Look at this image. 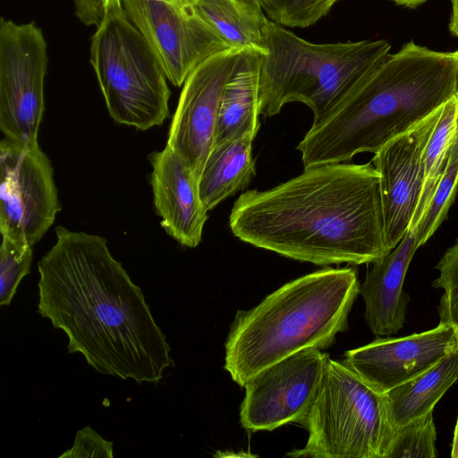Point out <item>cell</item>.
I'll list each match as a JSON object with an SVG mask.
<instances>
[{
  "mask_svg": "<svg viewBox=\"0 0 458 458\" xmlns=\"http://www.w3.org/2000/svg\"><path fill=\"white\" fill-rule=\"evenodd\" d=\"M452 17L449 24V30L453 35L458 38V0H451Z\"/></svg>",
  "mask_w": 458,
  "mask_h": 458,
  "instance_id": "f1b7e54d",
  "label": "cell"
},
{
  "mask_svg": "<svg viewBox=\"0 0 458 458\" xmlns=\"http://www.w3.org/2000/svg\"><path fill=\"white\" fill-rule=\"evenodd\" d=\"M309 433L293 458H385L394 429L384 394L343 361L328 359L317 396L300 422Z\"/></svg>",
  "mask_w": 458,
  "mask_h": 458,
  "instance_id": "52a82bcc",
  "label": "cell"
},
{
  "mask_svg": "<svg viewBox=\"0 0 458 458\" xmlns=\"http://www.w3.org/2000/svg\"><path fill=\"white\" fill-rule=\"evenodd\" d=\"M131 22L142 34L175 87L214 54L231 48L182 0H121Z\"/></svg>",
  "mask_w": 458,
  "mask_h": 458,
  "instance_id": "30bf717a",
  "label": "cell"
},
{
  "mask_svg": "<svg viewBox=\"0 0 458 458\" xmlns=\"http://www.w3.org/2000/svg\"><path fill=\"white\" fill-rule=\"evenodd\" d=\"M33 247L2 236L0 246V305L9 306L21 280L30 274Z\"/></svg>",
  "mask_w": 458,
  "mask_h": 458,
  "instance_id": "d4e9b609",
  "label": "cell"
},
{
  "mask_svg": "<svg viewBox=\"0 0 458 458\" xmlns=\"http://www.w3.org/2000/svg\"><path fill=\"white\" fill-rule=\"evenodd\" d=\"M437 430L433 411L398 428L385 458H436Z\"/></svg>",
  "mask_w": 458,
  "mask_h": 458,
  "instance_id": "603a6c76",
  "label": "cell"
},
{
  "mask_svg": "<svg viewBox=\"0 0 458 458\" xmlns=\"http://www.w3.org/2000/svg\"><path fill=\"white\" fill-rule=\"evenodd\" d=\"M458 127V93L443 106L441 115L423 153V185L409 229L417 230L444 173Z\"/></svg>",
  "mask_w": 458,
  "mask_h": 458,
  "instance_id": "44dd1931",
  "label": "cell"
},
{
  "mask_svg": "<svg viewBox=\"0 0 458 458\" xmlns=\"http://www.w3.org/2000/svg\"><path fill=\"white\" fill-rule=\"evenodd\" d=\"M355 268L326 267L237 310L225 344V369L240 386L266 368L310 347L326 349L348 328L360 293Z\"/></svg>",
  "mask_w": 458,
  "mask_h": 458,
  "instance_id": "277c9868",
  "label": "cell"
},
{
  "mask_svg": "<svg viewBox=\"0 0 458 458\" xmlns=\"http://www.w3.org/2000/svg\"><path fill=\"white\" fill-rule=\"evenodd\" d=\"M379 174L371 162L331 163L234 202L232 233L241 241L318 266L373 263L388 254Z\"/></svg>",
  "mask_w": 458,
  "mask_h": 458,
  "instance_id": "7a4b0ae2",
  "label": "cell"
},
{
  "mask_svg": "<svg viewBox=\"0 0 458 458\" xmlns=\"http://www.w3.org/2000/svg\"><path fill=\"white\" fill-rule=\"evenodd\" d=\"M149 162L154 206L161 226L181 245L197 247L208 217L200 199L199 179L168 146L151 153Z\"/></svg>",
  "mask_w": 458,
  "mask_h": 458,
  "instance_id": "9a60e30c",
  "label": "cell"
},
{
  "mask_svg": "<svg viewBox=\"0 0 458 458\" xmlns=\"http://www.w3.org/2000/svg\"><path fill=\"white\" fill-rule=\"evenodd\" d=\"M339 0H263L266 16L284 27L307 28L326 16Z\"/></svg>",
  "mask_w": 458,
  "mask_h": 458,
  "instance_id": "cb8c5ba5",
  "label": "cell"
},
{
  "mask_svg": "<svg viewBox=\"0 0 458 458\" xmlns=\"http://www.w3.org/2000/svg\"><path fill=\"white\" fill-rule=\"evenodd\" d=\"M55 236L38 263V313L96 371L158 384L174 365L170 345L106 239L61 225Z\"/></svg>",
  "mask_w": 458,
  "mask_h": 458,
  "instance_id": "6da1fadb",
  "label": "cell"
},
{
  "mask_svg": "<svg viewBox=\"0 0 458 458\" xmlns=\"http://www.w3.org/2000/svg\"><path fill=\"white\" fill-rule=\"evenodd\" d=\"M112 441L103 438L89 426L76 432L72 446L59 458H113Z\"/></svg>",
  "mask_w": 458,
  "mask_h": 458,
  "instance_id": "4316f807",
  "label": "cell"
},
{
  "mask_svg": "<svg viewBox=\"0 0 458 458\" xmlns=\"http://www.w3.org/2000/svg\"><path fill=\"white\" fill-rule=\"evenodd\" d=\"M255 137L247 132L213 146L199 178L200 199L208 211L247 188L255 176Z\"/></svg>",
  "mask_w": 458,
  "mask_h": 458,
  "instance_id": "ac0fdd59",
  "label": "cell"
},
{
  "mask_svg": "<svg viewBox=\"0 0 458 458\" xmlns=\"http://www.w3.org/2000/svg\"><path fill=\"white\" fill-rule=\"evenodd\" d=\"M443 106L390 140L371 159L379 174L385 236L391 250L409 230L414 216L423 185L424 149Z\"/></svg>",
  "mask_w": 458,
  "mask_h": 458,
  "instance_id": "4fadbf2b",
  "label": "cell"
},
{
  "mask_svg": "<svg viewBox=\"0 0 458 458\" xmlns=\"http://www.w3.org/2000/svg\"><path fill=\"white\" fill-rule=\"evenodd\" d=\"M0 177L1 235L34 247L61 209L51 162L38 143L4 137Z\"/></svg>",
  "mask_w": 458,
  "mask_h": 458,
  "instance_id": "9c48e42d",
  "label": "cell"
},
{
  "mask_svg": "<svg viewBox=\"0 0 458 458\" xmlns=\"http://www.w3.org/2000/svg\"><path fill=\"white\" fill-rule=\"evenodd\" d=\"M458 191V127L449 150L444 173L437 183L428 208L420 222L418 243L423 245L446 218Z\"/></svg>",
  "mask_w": 458,
  "mask_h": 458,
  "instance_id": "7402d4cb",
  "label": "cell"
},
{
  "mask_svg": "<svg viewBox=\"0 0 458 458\" xmlns=\"http://www.w3.org/2000/svg\"><path fill=\"white\" fill-rule=\"evenodd\" d=\"M89 52L110 116L141 131L161 125L169 115L168 80L123 8L105 13L91 37Z\"/></svg>",
  "mask_w": 458,
  "mask_h": 458,
  "instance_id": "8992f818",
  "label": "cell"
},
{
  "mask_svg": "<svg viewBox=\"0 0 458 458\" xmlns=\"http://www.w3.org/2000/svg\"><path fill=\"white\" fill-rule=\"evenodd\" d=\"M182 1L191 4L193 0H182Z\"/></svg>",
  "mask_w": 458,
  "mask_h": 458,
  "instance_id": "836d02e7",
  "label": "cell"
},
{
  "mask_svg": "<svg viewBox=\"0 0 458 458\" xmlns=\"http://www.w3.org/2000/svg\"><path fill=\"white\" fill-rule=\"evenodd\" d=\"M458 380V350L422 374L385 394L388 416L394 431L429 411Z\"/></svg>",
  "mask_w": 458,
  "mask_h": 458,
  "instance_id": "d6986e66",
  "label": "cell"
},
{
  "mask_svg": "<svg viewBox=\"0 0 458 458\" xmlns=\"http://www.w3.org/2000/svg\"><path fill=\"white\" fill-rule=\"evenodd\" d=\"M419 247L418 230L409 229L394 250L372 263L360 287L365 302L364 318L376 335L388 336L403 327L410 297L403 286Z\"/></svg>",
  "mask_w": 458,
  "mask_h": 458,
  "instance_id": "2e32d148",
  "label": "cell"
},
{
  "mask_svg": "<svg viewBox=\"0 0 458 458\" xmlns=\"http://www.w3.org/2000/svg\"><path fill=\"white\" fill-rule=\"evenodd\" d=\"M451 457L458 458V419H457V422H456L454 433Z\"/></svg>",
  "mask_w": 458,
  "mask_h": 458,
  "instance_id": "f546056e",
  "label": "cell"
},
{
  "mask_svg": "<svg viewBox=\"0 0 458 458\" xmlns=\"http://www.w3.org/2000/svg\"><path fill=\"white\" fill-rule=\"evenodd\" d=\"M191 4L229 47L266 54L263 28L267 17L259 5L249 0H193Z\"/></svg>",
  "mask_w": 458,
  "mask_h": 458,
  "instance_id": "ffe728a7",
  "label": "cell"
},
{
  "mask_svg": "<svg viewBox=\"0 0 458 458\" xmlns=\"http://www.w3.org/2000/svg\"><path fill=\"white\" fill-rule=\"evenodd\" d=\"M436 268L439 276L432 286L445 291L437 307L440 322L450 324L458 331V240L446 250Z\"/></svg>",
  "mask_w": 458,
  "mask_h": 458,
  "instance_id": "484cf974",
  "label": "cell"
},
{
  "mask_svg": "<svg viewBox=\"0 0 458 458\" xmlns=\"http://www.w3.org/2000/svg\"><path fill=\"white\" fill-rule=\"evenodd\" d=\"M398 5H403L410 8L417 7L424 3L426 0H392Z\"/></svg>",
  "mask_w": 458,
  "mask_h": 458,
  "instance_id": "4dcf8cb0",
  "label": "cell"
},
{
  "mask_svg": "<svg viewBox=\"0 0 458 458\" xmlns=\"http://www.w3.org/2000/svg\"><path fill=\"white\" fill-rule=\"evenodd\" d=\"M242 50L228 48L200 63L185 80L166 146L199 179L213 148L220 103Z\"/></svg>",
  "mask_w": 458,
  "mask_h": 458,
  "instance_id": "7c38bea8",
  "label": "cell"
},
{
  "mask_svg": "<svg viewBox=\"0 0 458 458\" xmlns=\"http://www.w3.org/2000/svg\"><path fill=\"white\" fill-rule=\"evenodd\" d=\"M458 350V331L446 323L419 334L377 338L347 351L343 362L376 391L391 389L422 374Z\"/></svg>",
  "mask_w": 458,
  "mask_h": 458,
  "instance_id": "5bb4252c",
  "label": "cell"
},
{
  "mask_svg": "<svg viewBox=\"0 0 458 458\" xmlns=\"http://www.w3.org/2000/svg\"><path fill=\"white\" fill-rule=\"evenodd\" d=\"M328 353L310 347L266 368L243 386L242 427L250 432L271 431L308 414L318 392Z\"/></svg>",
  "mask_w": 458,
  "mask_h": 458,
  "instance_id": "8fae6325",
  "label": "cell"
},
{
  "mask_svg": "<svg viewBox=\"0 0 458 458\" xmlns=\"http://www.w3.org/2000/svg\"><path fill=\"white\" fill-rule=\"evenodd\" d=\"M75 14L84 25L96 27L105 16L102 0H74Z\"/></svg>",
  "mask_w": 458,
  "mask_h": 458,
  "instance_id": "83f0119b",
  "label": "cell"
},
{
  "mask_svg": "<svg viewBox=\"0 0 458 458\" xmlns=\"http://www.w3.org/2000/svg\"><path fill=\"white\" fill-rule=\"evenodd\" d=\"M266 54L259 74V112L277 114L290 102H301L323 117L377 63L389 54L384 39L337 43L310 42L267 19Z\"/></svg>",
  "mask_w": 458,
  "mask_h": 458,
  "instance_id": "5b68a950",
  "label": "cell"
},
{
  "mask_svg": "<svg viewBox=\"0 0 458 458\" xmlns=\"http://www.w3.org/2000/svg\"><path fill=\"white\" fill-rule=\"evenodd\" d=\"M458 93V50L410 41L370 68L297 146L304 168L375 154Z\"/></svg>",
  "mask_w": 458,
  "mask_h": 458,
  "instance_id": "3957f363",
  "label": "cell"
},
{
  "mask_svg": "<svg viewBox=\"0 0 458 458\" xmlns=\"http://www.w3.org/2000/svg\"><path fill=\"white\" fill-rule=\"evenodd\" d=\"M249 1H250L251 3H253V4H258V5H259V6H260L261 2H262L263 0H249ZM260 7H261V6H260Z\"/></svg>",
  "mask_w": 458,
  "mask_h": 458,
  "instance_id": "d6a6232c",
  "label": "cell"
},
{
  "mask_svg": "<svg viewBox=\"0 0 458 458\" xmlns=\"http://www.w3.org/2000/svg\"><path fill=\"white\" fill-rule=\"evenodd\" d=\"M48 64L42 30L34 22L0 21V129L21 144H38Z\"/></svg>",
  "mask_w": 458,
  "mask_h": 458,
  "instance_id": "ba28073f",
  "label": "cell"
},
{
  "mask_svg": "<svg viewBox=\"0 0 458 458\" xmlns=\"http://www.w3.org/2000/svg\"><path fill=\"white\" fill-rule=\"evenodd\" d=\"M261 60L259 51L240 52L223 92L214 145L247 132L257 135Z\"/></svg>",
  "mask_w": 458,
  "mask_h": 458,
  "instance_id": "e0dca14e",
  "label": "cell"
},
{
  "mask_svg": "<svg viewBox=\"0 0 458 458\" xmlns=\"http://www.w3.org/2000/svg\"><path fill=\"white\" fill-rule=\"evenodd\" d=\"M105 7V13L112 9L123 8L121 0H102Z\"/></svg>",
  "mask_w": 458,
  "mask_h": 458,
  "instance_id": "1f68e13d",
  "label": "cell"
}]
</instances>
